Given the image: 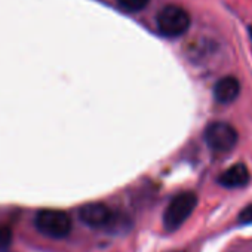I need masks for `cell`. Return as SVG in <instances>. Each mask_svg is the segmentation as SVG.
<instances>
[{
    "mask_svg": "<svg viewBox=\"0 0 252 252\" xmlns=\"http://www.w3.org/2000/svg\"><path fill=\"white\" fill-rule=\"evenodd\" d=\"M169 252H180V251H169Z\"/></svg>",
    "mask_w": 252,
    "mask_h": 252,
    "instance_id": "7c38bea8",
    "label": "cell"
},
{
    "mask_svg": "<svg viewBox=\"0 0 252 252\" xmlns=\"http://www.w3.org/2000/svg\"><path fill=\"white\" fill-rule=\"evenodd\" d=\"M218 183L225 189L243 187L249 183V171L243 163H236L218 177Z\"/></svg>",
    "mask_w": 252,
    "mask_h": 252,
    "instance_id": "52a82bcc",
    "label": "cell"
},
{
    "mask_svg": "<svg viewBox=\"0 0 252 252\" xmlns=\"http://www.w3.org/2000/svg\"><path fill=\"white\" fill-rule=\"evenodd\" d=\"M237 132L231 125L225 122L209 123L205 129V141L214 152L225 153L230 152L237 143Z\"/></svg>",
    "mask_w": 252,
    "mask_h": 252,
    "instance_id": "277c9868",
    "label": "cell"
},
{
    "mask_svg": "<svg viewBox=\"0 0 252 252\" xmlns=\"http://www.w3.org/2000/svg\"><path fill=\"white\" fill-rule=\"evenodd\" d=\"M197 205V196L191 191H184L175 196L163 214V225L168 231L178 230L186 220L193 214Z\"/></svg>",
    "mask_w": 252,
    "mask_h": 252,
    "instance_id": "7a4b0ae2",
    "label": "cell"
},
{
    "mask_svg": "<svg viewBox=\"0 0 252 252\" xmlns=\"http://www.w3.org/2000/svg\"><path fill=\"white\" fill-rule=\"evenodd\" d=\"M249 36H251V39H252V27L249 29Z\"/></svg>",
    "mask_w": 252,
    "mask_h": 252,
    "instance_id": "8fae6325",
    "label": "cell"
},
{
    "mask_svg": "<svg viewBox=\"0 0 252 252\" xmlns=\"http://www.w3.org/2000/svg\"><path fill=\"white\" fill-rule=\"evenodd\" d=\"M119 5L128 12H140L143 11L150 0H117Z\"/></svg>",
    "mask_w": 252,
    "mask_h": 252,
    "instance_id": "ba28073f",
    "label": "cell"
},
{
    "mask_svg": "<svg viewBox=\"0 0 252 252\" xmlns=\"http://www.w3.org/2000/svg\"><path fill=\"white\" fill-rule=\"evenodd\" d=\"M12 242V230L11 227L0 224V251L6 249Z\"/></svg>",
    "mask_w": 252,
    "mask_h": 252,
    "instance_id": "9c48e42d",
    "label": "cell"
},
{
    "mask_svg": "<svg viewBox=\"0 0 252 252\" xmlns=\"http://www.w3.org/2000/svg\"><path fill=\"white\" fill-rule=\"evenodd\" d=\"M34 224L42 234L52 239L67 237L73 227L70 215L65 214L64 211H57V209L39 211L34 218Z\"/></svg>",
    "mask_w": 252,
    "mask_h": 252,
    "instance_id": "6da1fadb",
    "label": "cell"
},
{
    "mask_svg": "<svg viewBox=\"0 0 252 252\" xmlns=\"http://www.w3.org/2000/svg\"><path fill=\"white\" fill-rule=\"evenodd\" d=\"M239 221L243 224H252V203L242 209V212L239 215Z\"/></svg>",
    "mask_w": 252,
    "mask_h": 252,
    "instance_id": "30bf717a",
    "label": "cell"
},
{
    "mask_svg": "<svg viewBox=\"0 0 252 252\" xmlns=\"http://www.w3.org/2000/svg\"><path fill=\"white\" fill-rule=\"evenodd\" d=\"M80 220L91 228L111 230L117 224L116 214L104 203H88L79 211Z\"/></svg>",
    "mask_w": 252,
    "mask_h": 252,
    "instance_id": "5b68a950",
    "label": "cell"
},
{
    "mask_svg": "<svg viewBox=\"0 0 252 252\" xmlns=\"http://www.w3.org/2000/svg\"><path fill=\"white\" fill-rule=\"evenodd\" d=\"M158 30L165 37H180L190 27V15L180 6L169 5L165 6L156 18Z\"/></svg>",
    "mask_w": 252,
    "mask_h": 252,
    "instance_id": "3957f363",
    "label": "cell"
},
{
    "mask_svg": "<svg viewBox=\"0 0 252 252\" xmlns=\"http://www.w3.org/2000/svg\"><path fill=\"white\" fill-rule=\"evenodd\" d=\"M240 92V83L233 76H225L220 79L214 86V98L221 104L233 102Z\"/></svg>",
    "mask_w": 252,
    "mask_h": 252,
    "instance_id": "8992f818",
    "label": "cell"
}]
</instances>
